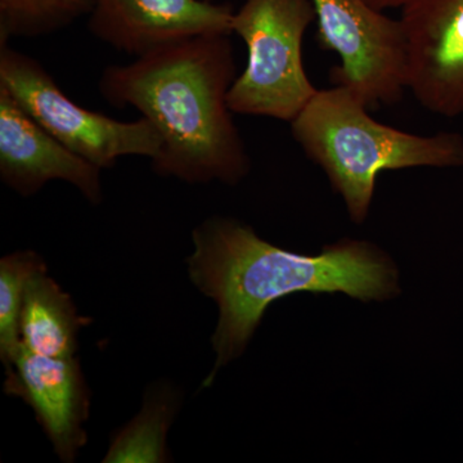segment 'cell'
Returning <instances> with one entry per match:
<instances>
[{
    "label": "cell",
    "mask_w": 463,
    "mask_h": 463,
    "mask_svg": "<svg viewBox=\"0 0 463 463\" xmlns=\"http://www.w3.org/2000/svg\"><path fill=\"white\" fill-rule=\"evenodd\" d=\"M318 44L339 54L334 85L354 91L368 109L394 105L407 90V45L401 20L367 0H312Z\"/></svg>",
    "instance_id": "cell-6"
},
{
    "label": "cell",
    "mask_w": 463,
    "mask_h": 463,
    "mask_svg": "<svg viewBox=\"0 0 463 463\" xmlns=\"http://www.w3.org/2000/svg\"><path fill=\"white\" fill-rule=\"evenodd\" d=\"M0 87L57 141L99 169H111L121 157L154 160L163 146L147 118L118 121L83 108L63 93L38 60L9 43H0Z\"/></svg>",
    "instance_id": "cell-5"
},
{
    "label": "cell",
    "mask_w": 463,
    "mask_h": 463,
    "mask_svg": "<svg viewBox=\"0 0 463 463\" xmlns=\"http://www.w3.org/2000/svg\"><path fill=\"white\" fill-rule=\"evenodd\" d=\"M5 376V394L33 408L61 461H74L87 443L84 422L90 416V392L78 358L35 354L20 343Z\"/></svg>",
    "instance_id": "cell-9"
},
{
    "label": "cell",
    "mask_w": 463,
    "mask_h": 463,
    "mask_svg": "<svg viewBox=\"0 0 463 463\" xmlns=\"http://www.w3.org/2000/svg\"><path fill=\"white\" fill-rule=\"evenodd\" d=\"M100 170L57 141L0 87V178L9 188L27 197L62 181L99 203Z\"/></svg>",
    "instance_id": "cell-10"
},
{
    "label": "cell",
    "mask_w": 463,
    "mask_h": 463,
    "mask_svg": "<svg viewBox=\"0 0 463 463\" xmlns=\"http://www.w3.org/2000/svg\"><path fill=\"white\" fill-rule=\"evenodd\" d=\"M367 2L379 11H385L390 8L404 7L410 0H367Z\"/></svg>",
    "instance_id": "cell-15"
},
{
    "label": "cell",
    "mask_w": 463,
    "mask_h": 463,
    "mask_svg": "<svg viewBox=\"0 0 463 463\" xmlns=\"http://www.w3.org/2000/svg\"><path fill=\"white\" fill-rule=\"evenodd\" d=\"M399 20L407 90L432 114L463 115V0H410Z\"/></svg>",
    "instance_id": "cell-7"
},
{
    "label": "cell",
    "mask_w": 463,
    "mask_h": 463,
    "mask_svg": "<svg viewBox=\"0 0 463 463\" xmlns=\"http://www.w3.org/2000/svg\"><path fill=\"white\" fill-rule=\"evenodd\" d=\"M47 270L33 251H18L0 260V356L5 367L20 345V316L27 283L35 274Z\"/></svg>",
    "instance_id": "cell-14"
},
{
    "label": "cell",
    "mask_w": 463,
    "mask_h": 463,
    "mask_svg": "<svg viewBox=\"0 0 463 463\" xmlns=\"http://www.w3.org/2000/svg\"><path fill=\"white\" fill-rule=\"evenodd\" d=\"M364 100L344 85L318 90L291 121V133L343 197L350 219L364 223L377 178L386 170L463 166V136H420L374 120Z\"/></svg>",
    "instance_id": "cell-3"
},
{
    "label": "cell",
    "mask_w": 463,
    "mask_h": 463,
    "mask_svg": "<svg viewBox=\"0 0 463 463\" xmlns=\"http://www.w3.org/2000/svg\"><path fill=\"white\" fill-rule=\"evenodd\" d=\"M176 410V398L169 389L154 390L142 411L111 441L103 462H165L166 435Z\"/></svg>",
    "instance_id": "cell-12"
},
{
    "label": "cell",
    "mask_w": 463,
    "mask_h": 463,
    "mask_svg": "<svg viewBox=\"0 0 463 463\" xmlns=\"http://www.w3.org/2000/svg\"><path fill=\"white\" fill-rule=\"evenodd\" d=\"M192 240L191 281L219 307L212 337L216 361L203 386L212 385L218 371L242 354L268 307L279 298L298 292H341L368 303L401 291L392 259L365 241L343 240L318 255L298 254L223 216L201 223Z\"/></svg>",
    "instance_id": "cell-1"
},
{
    "label": "cell",
    "mask_w": 463,
    "mask_h": 463,
    "mask_svg": "<svg viewBox=\"0 0 463 463\" xmlns=\"http://www.w3.org/2000/svg\"><path fill=\"white\" fill-rule=\"evenodd\" d=\"M87 323L47 270L27 283L20 316V343L27 350L52 358H71L78 350L79 330Z\"/></svg>",
    "instance_id": "cell-11"
},
{
    "label": "cell",
    "mask_w": 463,
    "mask_h": 463,
    "mask_svg": "<svg viewBox=\"0 0 463 463\" xmlns=\"http://www.w3.org/2000/svg\"><path fill=\"white\" fill-rule=\"evenodd\" d=\"M236 60L227 33H206L106 67L100 96L127 106L160 134L155 172L187 183L237 184L250 172L248 148L230 108Z\"/></svg>",
    "instance_id": "cell-2"
},
{
    "label": "cell",
    "mask_w": 463,
    "mask_h": 463,
    "mask_svg": "<svg viewBox=\"0 0 463 463\" xmlns=\"http://www.w3.org/2000/svg\"><path fill=\"white\" fill-rule=\"evenodd\" d=\"M316 20L312 0H243L232 33L248 48V62L232 85L233 114L291 123L317 93L303 61V41Z\"/></svg>",
    "instance_id": "cell-4"
},
{
    "label": "cell",
    "mask_w": 463,
    "mask_h": 463,
    "mask_svg": "<svg viewBox=\"0 0 463 463\" xmlns=\"http://www.w3.org/2000/svg\"><path fill=\"white\" fill-rule=\"evenodd\" d=\"M233 14L212 0H93L90 30L115 50L141 57L194 36L231 35Z\"/></svg>",
    "instance_id": "cell-8"
},
{
    "label": "cell",
    "mask_w": 463,
    "mask_h": 463,
    "mask_svg": "<svg viewBox=\"0 0 463 463\" xmlns=\"http://www.w3.org/2000/svg\"><path fill=\"white\" fill-rule=\"evenodd\" d=\"M93 0H0V43L38 38L87 16Z\"/></svg>",
    "instance_id": "cell-13"
}]
</instances>
